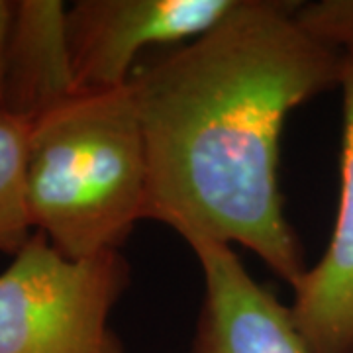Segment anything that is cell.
Returning <instances> with one entry per match:
<instances>
[{"mask_svg":"<svg viewBox=\"0 0 353 353\" xmlns=\"http://www.w3.org/2000/svg\"><path fill=\"white\" fill-rule=\"evenodd\" d=\"M341 69L318 2L238 0L212 30L136 71L143 220L189 245L238 243L294 287L306 265L279 190L281 136L296 106L340 87Z\"/></svg>","mask_w":353,"mask_h":353,"instance_id":"6da1fadb","label":"cell"},{"mask_svg":"<svg viewBox=\"0 0 353 353\" xmlns=\"http://www.w3.org/2000/svg\"><path fill=\"white\" fill-rule=\"evenodd\" d=\"M28 208L53 248L85 259L120 250L143 220L148 153L124 88L75 94L30 126Z\"/></svg>","mask_w":353,"mask_h":353,"instance_id":"7a4b0ae2","label":"cell"},{"mask_svg":"<svg viewBox=\"0 0 353 353\" xmlns=\"http://www.w3.org/2000/svg\"><path fill=\"white\" fill-rule=\"evenodd\" d=\"M130 277L120 250L71 259L34 230L0 273V353H126L110 316Z\"/></svg>","mask_w":353,"mask_h":353,"instance_id":"3957f363","label":"cell"},{"mask_svg":"<svg viewBox=\"0 0 353 353\" xmlns=\"http://www.w3.org/2000/svg\"><path fill=\"white\" fill-rule=\"evenodd\" d=\"M238 0H77L67 8V43L77 94L124 88L153 46L192 41Z\"/></svg>","mask_w":353,"mask_h":353,"instance_id":"277c9868","label":"cell"},{"mask_svg":"<svg viewBox=\"0 0 353 353\" xmlns=\"http://www.w3.org/2000/svg\"><path fill=\"white\" fill-rule=\"evenodd\" d=\"M324 12L343 46L340 206L328 250L292 287L290 314L310 353H353V0H324Z\"/></svg>","mask_w":353,"mask_h":353,"instance_id":"5b68a950","label":"cell"},{"mask_svg":"<svg viewBox=\"0 0 353 353\" xmlns=\"http://www.w3.org/2000/svg\"><path fill=\"white\" fill-rule=\"evenodd\" d=\"M202 269V304L189 353H310L290 306L261 287L234 248L189 245Z\"/></svg>","mask_w":353,"mask_h":353,"instance_id":"8992f818","label":"cell"},{"mask_svg":"<svg viewBox=\"0 0 353 353\" xmlns=\"http://www.w3.org/2000/svg\"><path fill=\"white\" fill-rule=\"evenodd\" d=\"M75 94L67 6L59 0H16L4 53L0 108L34 124Z\"/></svg>","mask_w":353,"mask_h":353,"instance_id":"52a82bcc","label":"cell"},{"mask_svg":"<svg viewBox=\"0 0 353 353\" xmlns=\"http://www.w3.org/2000/svg\"><path fill=\"white\" fill-rule=\"evenodd\" d=\"M30 126L0 108V253L12 257L34 234L26 169Z\"/></svg>","mask_w":353,"mask_h":353,"instance_id":"ba28073f","label":"cell"},{"mask_svg":"<svg viewBox=\"0 0 353 353\" xmlns=\"http://www.w3.org/2000/svg\"><path fill=\"white\" fill-rule=\"evenodd\" d=\"M14 2L12 0H0V88H2V69H4V53H6V41L12 22Z\"/></svg>","mask_w":353,"mask_h":353,"instance_id":"9c48e42d","label":"cell"}]
</instances>
